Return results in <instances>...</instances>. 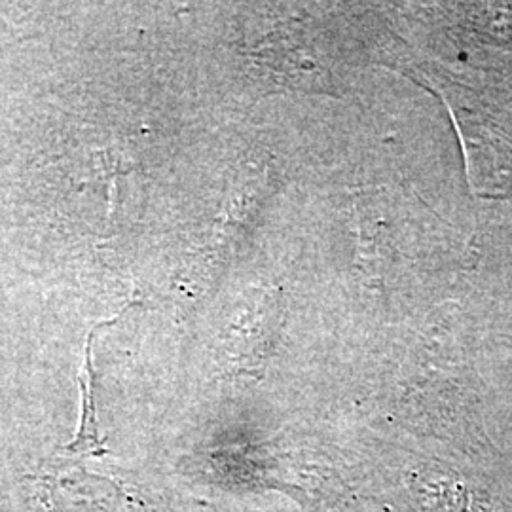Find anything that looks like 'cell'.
Here are the masks:
<instances>
[{
  "label": "cell",
  "mask_w": 512,
  "mask_h": 512,
  "mask_svg": "<svg viewBox=\"0 0 512 512\" xmlns=\"http://www.w3.org/2000/svg\"><path fill=\"white\" fill-rule=\"evenodd\" d=\"M275 484L298 499L311 512H342L348 488L336 469L325 463L279 461L272 467Z\"/></svg>",
  "instance_id": "7a4b0ae2"
},
{
  "label": "cell",
  "mask_w": 512,
  "mask_h": 512,
  "mask_svg": "<svg viewBox=\"0 0 512 512\" xmlns=\"http://www.w3.org/2000/svg\"><path fill=\"white\" fill-rule=\"evenodd\" d=\"M37 494L50 512H128L133 499L112 478L63 465L37 478Z\"/></svg>",
  "instance_id": "6da1fadb"
},
{
  "label": "cell",
  "mask_w": 512,
  "mask_h": 512,
  "mask_svg": "<svg viewBox=\"0 0 512 512\" xmlns=\"http://www.w3.org/2000/svg\"><path fill=\"white\" fill-rule=\"evenodd\" d=\"M114 323V319L105 321L97 325L90 332L86 340V353H84V366L78 374V384L82 391V414H80V427L76 433V439L67 444V450L71 454H84V456H103L109 454L107 442L99 435V425H97V414H95V401H93V370H92V344L93 336L103 325Z\"/></svg>",
  "instance_id": "3957f363"
}]
</instances>
